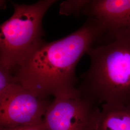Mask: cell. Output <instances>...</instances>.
Listing matches in <instances>:
<instances>
[{
  "mask_svg": "<svg viewBox=\"0 0 130 130\" xmlns=\"http://www.w3.org/2000/svg\"><path fill=\"white\" fill-rule=\"evenodd\" d=\"M103 37L100 24L88 18L81 28L69 35L53 42L43 40L12 73L19 84L40 98H79L82 95L76 87V66Z\"/></svg>",
  "mask_w": 130,
  "mask_h": 130,
  "instance_id": "1",
  "label": "cell"
},
{
  "mask_svg": "<svg viewBox=\"0 0 130 130\" xmlns=\"http://www.w3.org/2000/svg\"><path fill=\"white\" fill-rule=\"evenodd\" d=\"M81 75V95L96 105L130 104V34L93 47Z\"/></svg>",
  "mask_w": 130,
  "mask_h": 130,
  "instance_id": "2",
  "label": "cell"
},
{
  "mask_svg": "<svg viewBox=\"0 0 130 130\" xmlns=\"http://www.w3.org/2000/svg\"><path fill=\"white\" fill-rule=\"evenodd\" d=\"M56 0H41L32 5L11 2L14 13L1 25L0 65L11 71L43 41L42 19Z\"/></svg>",
  "mask_w": 130,
  "mask_h": 130,
  "instance_id": "3",
  "label": "cell"
},
{
  "mask_svg": "<svg viewBox=\"0 0 130 130\" xmlns=\"http://www.w3.org/2000/svg\"><path fill=\"white\" fill-rule=\"evenodd\" d=\"M52 101L17 84L0 98V128L23 127L42 122Z\"/></svg>",
  "mask_w": 130,
  "mask_h": 130,
  "instance_id": "4",
  "label": "cell"
},
{
  "mask_svg": "<svg viewBox=\"0 0 130 130\" xmlns=\"http://www.w3.org/2000/svg\"><path fill=\"white\" fill-rule=\"evenodd\" d=\"M100 108L89 99L55 98L44 117L45 130H94Z\"/></svg>",
  "mask_w": 130,
  "mask_h": 130,
  "instance_id": "5",
  "label": "cell"
},
{
  "mask_svg": "<svg viewBox=\"0 0 130 130\" xmlns=\"http://www.w3.org/2000/svg\"><path fill=\"white\" fill-rule=\"evenodd\" d=\"M82 14L100 24L104 31L102 43L130 34V0H91Z\"/></svg>",
  "mask_w": 130,
  "mask_h": 130,
  "instance_id": "6",
  "label": "cell"
},
{
  "mask_svg": "<svg viewBox=\"0 0 130 130\" xmlns=\"http://www.w3.org/2000/svg\"><path fill=\"white\" fill-rule=\"evenodd\" d=\"M94 130H130V104L102 105Z\"/></svg>",
  "mask_w": 130,
  "mask_h": 130,
  "instance_id": "7",
  "label": "cell"
},
{
  "mask_svg": "<svg viewBox=\"0 0 130 130\" xmlns=\"http://www.w3.org/2000/svg\"><path fill=\"white\" fill-rule=\"evenodd\" d=\"M91 0H67L60 5L59 14L61 15L78 16L82 13L84 7Z\"/></svg>",
  "mask_w": 130,
  "mask_h": 130,
  "instance_id": "8",
  "label": "cell"
},
{
  "mask_svg": "<svg viewBox=\"0 0 130 130\" xmlns=\"http://www.w3.org/2000/svg\"><path fill=\"white\" fill-rule=\"evenodd\" d=\"M19 83L8 68L0 65V98L11 90Z\"/></svg>",
  "mask_w": 130,
  "mask_h": 130,
  "instance_id": "9",
  "label": "cell"
},
{
  "mask_svg": "<svg viewBox=\"0 0 130 130\" xmlns=\"http://www.w3.org/2000/svg\"><path fill=\"white\" fill-rule=\"evenodd\" d=\"M0 130H45L43 121L37 124L15 128H0Z\"/></svg>",
  "mask_w": 130,
  "mask_h": 130,
  "instance_id": "10",
  "label": "cell"
}]
</instances>
